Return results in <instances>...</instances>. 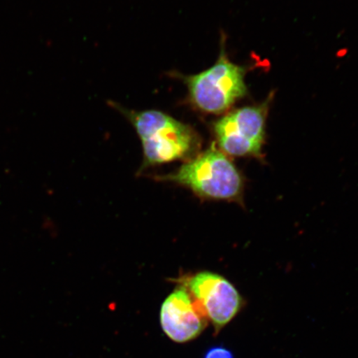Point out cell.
<instances>
[{
  "mask_svg": "<svg viewBox=\"0 0 358 358\" xmlns=\"http://www.w3.org/2000/svg\"><path fill=\"white\" fill-rule=\"evenodd\" d=\"M122 110L141 138L146 165L185 159L198 150L200 138L190 125L162 111Z\"/></svg>",
  "mask_w": 358,
  "mask_h": 358,
  "instance_id": "obj_1",
  "label": "cell"
},
{
  "mask_svg": "<svg viewBox=\"0 0 358 358\" xmlns=\"http://www.w3.org/2000/svg\"><path fill=\"white\" fill-rule=\"evenodd\" d=\"M245 67L229 60L223 49L216 64L201 73L185 76L192 106L206 114L220 115L229 110L248 93Z\"/></svg>",
  "mask_w": 358,
  "mask_h": 358,
  "instance_id": "obj_3",
  "label": "cell"
},
{
  "mask_svg": "<svg viewBox=\"0 0 358 358\" xmlns=\"http://www.w3.org/2000/svg\"><path fill=\"white\" fill-rule=\"evenodd\" d=\"M271 101L228 112L214 124L215 136L224 154L236 157L261 155Z\"/></svg>",
  "mask_w": 358,
  "mask_h": 358,
  "instance_id": "obj_4",
  "label": "cell"
},
{
  "mask_svg": "<svg viewBox=\"0 0 358 358\" xmlns=\"http://www.w3.org/2000/svg\"><path fill=\"white\" fill-rule=\"evenodd\" d=\"M162 179L189 187L206 199L239 201L244 187L238 169L215 143L203 153L182 164L177 172Z\"/></svg>",
  "mask_w": 358,
  "mask_h": 358,
  "instance_id": "obj_2",
  "label": "cell"
},
{
  "mask_svg": "<svg viewBox=\"0 0 358 358\" xmlns=\"http://www.w3.org/2000/svg\"><path fill=\"white\" fill-rule=\"evenodd\" d=\"M208 323V317L185 286L170 294L161 307V328L173 342L185 343L196 339Z\"/></svg>",
  "mask_w": 358,
  "mask_h": 358,
  "instance_id": "obj_6",
  "label": "cell"
},
{
  "mask_svg": "<svg viewBox=\"0 0 358 358\" xmlns=\"http://www.w3.org/2000/svg\"><path fill=\"white\" fill-rule=\"evenodd\" d=\"M185 287L211 322L217 334L238 315L243 306V299L235 286L215 273L199 272L187 280Z\"/></svg>",
  "mask_w": 358,
  "mask_h": 358,
  "instance_id": "obj_5",
  "label": "cell"
},
{
  "mask_svg": "<svg viewBox=\"0 0 358 358\" xmlns=\"http://www.w3.org/2000/svg\"><path fill=\"white\" fill-rule=\"evenodd\" d=\"M203 358H235L234 352L225 347H213L205 352Z\"/></svg>",
  "mask_w": 358,
  "mask_h": 358,
  "instance_id": "obj_7",
  "label": "cell"
}]
</instances>
